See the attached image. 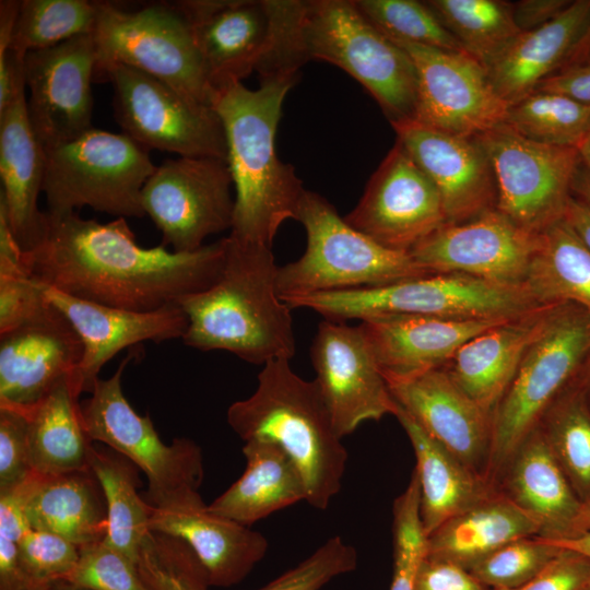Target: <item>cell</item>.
<instances>
[{"label":"cell","instance_id":"obj_1","mask_svg":"<svg viewBox=\"0 0 590 590\" xmlns=\"http://www.w3.org/2000/svg\"><path fill=\"white\" fill-rule=\"evenodd\" d=\"M45 216L44 234L24 251V264L32 279L73 297L154 311L208 288L222 268L224 238L176 252L162 244L141 247L125 217L99 223L75 212Z\"/></svg>","mask_w":590,"mask_h":590},{"label":"cell","instance_id":"obj_2","mask_svg":"<svg viewBox=\"0 0 590 590\" xmlns=\"http://www.w3.org/2000/svg\"><path fill=\"white\" fill-rule=\"evenodd\" d=\"M269 48L260 81L297 78L310 60L330 62L358 81L390 123L414 120L417 72L408 52L376 28L354 0H268Z\"/></svg>","mask_w":590,"mask_h":590},{"label":"cell","instance_id":"obj_3","mask_svg":"<svg viewBox=\"0 0 590 590\" xmlns=\"http://www.w3.org/2000/svg\"><path fill=\"white\" fill-rule=\"evenodd\" d=\"M216 280L182 297L188 327L184 343L200 351H227L255 365L292 359L296 353L292 308L276 290L279 267L271 247L224 238Z\"/></svg>","mask_w":590,"mask_h":590},{"label":"cell","instance_id":"obj_4","mask_svg":"<svg viewBox=\"0 0 590 590\" xmlns=\"http://www.w3.org/2000/svg\"><path fill=\"white\" fill-rule=\"evenodd\" d=\"M296 79L241 82L216 92L214 108L225 131L227 164L235 189L229 236L271 247L284 221L294 219L306 190L291 164L281 161L275 134L282 106Z\"/></svg>","mask_w":590,"mask_h":590},{"label":"cell","instance_id":"obj_5","mask_svg":"<svg viewBox=\"0 0 590 590\" xmlns=\"http://www.w3.org/2000/svg\"><path fill=\"white\" fill-rule=\"evenodd\" d=\"M247 399L227 410V422L245 441L263 440L281 447L296 465L306 502L326 509L340 492L347 450L314 380L300 378L290 359L266 363Z\"/></svg>","mask_w":590,"mask_h":590},{"label":"cell","instance_id":"obj_6","mask_svg":"<svg viewBox=\"0 0 590 590\" xmlns=\"http://www.w3.org/2000/svg\"><path fill=\"white\" fill-rule=\"evenodd\" d=\"M294 220L306 231L307 247L296 261L278 269L276 290L283 302L432 274L409 252L386 248L356 231L317 192L304 191Z\"/></svg>","mask_w":590,"mask_h":590},{"label":"cell","instance_id":"obj_7","mask_svg":"<svg viewBox=\"0 0 590 590\" xmlns=\"http://www.w3.org/2000/svg\"><path fill=\"white\" fill-rule=\"evenodd\" d=\"M324 320L345 322L381 315L506 320L541 303L527 285L498 284L460 273H435L376 287L318 293L284 300Z\"/></svg>","mask_w":590,"mask_h":590},{"label":"cell","instance_id":"obj_8","mask_svg":"<svg viewBox=\"0 0 590 590\" xmlns=\"http://www.w3.org/2000/svg\"><path fill=\"white\" fill-rule=\"evenodd\" d=\"M590 353V312L570 302L555 304L494 409L487 477L495 482L520 444Z\"/></svg>","mask_w":590,"mask_h":590},{"label":"cell","instance_id":"obj_9","mask_svg":"<svg viewBox=\"0 0 590 590\" xmlns=\"http://www.w3.org/2000/svg\"><path fill=\"white\" fill-rule=\"evenodd\" d=\"M45 149L43 193L47 213L90 206L116 217H142L141 196L156 166L148 149L125 133L91 128Z\"/></svg>","mask_w":590,"mask_h":590},{"label":"cell","instance_id":"obj_10","mask_svg":"<svg viewBox=\"0 0 590 590\" xmlns=\"http://www.w3.org/2000/svg\"><path fill=\"white\" fill-rule=\"evenodd\" d=\"M97 48L96 75L108 64L143 71L197 102L214 107L193 26L179 1L125 10L103 2L93 33Z\"/></svg>","mask_w":590,"mask_h":590},{"label":"cell","instance_id":"obj_11","mask_svg":"<svg viewBox=\"0 0 590 590\" xmlns=\"http://www.w3.org/2000/svg\"><path fill=\"white\" fill-rule=\"evenodd\" d=\"M132 357L128 354L111 377L96 379L91 397L80 403L81 420L91 441L105 444L145 473L146 502L153 507H168L199 492L202 452L186 437L166 445L150 416L138 414L130 405L121 377Z\"/></svg>","mask_w":590,"mask_h":590},{"label":"cell","instance_id":"obj_12","mask_svg":"<svg viewBox=\"0 0 590 590\" xmlns=\"http://www.w3.org/2000/svg\"><path fill=\"white\" fill-rule=\"evenodd\" d=\"M96 79L111 83L116 121L143 148L227 161L225 131L214 107L126 64H108Z\"/></svg>","mask_w":590,"mask_h":590},{"label":"cell","instance_id":"obj_13","mask_svg":"<svg viewBox=\"0 0 590 590\" xmlns=\"http://www.w3.org/2000/svg\"><path fill=\"white\" fill-rule=\"evenodd\" d=\"M475 138L493 168L497 211L535 234L564 217L581 164L577 149L534 142L505 123Z\"/></svg>","mask_w":590,"mask_h":590},{"label":"cell","instance_id":"obj_14","mask_svg":"<svg viewBox=\"0 0 590 590\" xmlns=\"http://www.w3.org/2000/svg\"><path fill=\"white\" fill-rule=\"evenodd\" d=\"M227 161L178 156L164 161L143 187L141 203L176 252L203 247L211 235L233 225L235 197Z\"/></svg>","mask_w":590,"mask_h":590},{"label":"cell","instance_id":"obj_15","mask_svg":"<svg viewBox=\"0 0 590 590\" xmlns=\"http://www.w3.org/2000/svg\"><path fill=\"white\" fill-rule=\"evenodd\" d=\"M542 234L496 209L461 223H445L409 253L427 272L460 273L506 285H526Z\"/></svg>","mask_w":590,"mask_h":590},{"label":"cell","instance_id":"obj_16","mask_svg":"<svg viewBox=\"0 0 590 590\" xmlns=\"http://www.w3.org/2000/svg\"><path fill=\"white\" fill-rule=\"evenodd\" d=\"M394 43V42H393ZM417 72L415 121L461 137H475L503 122L508 105L485 66L468 52L396 43Z\"/></svg>","mask_w":590,"mask_h":590},{"label":"cell","instance_id":"obj_17","mask_svg":"<svg viewBox=\"0 0 590 590\" xmlns=\"http://www.w3.org/2000/svg\"><path fill=\"white\" fill-rule=\"evenodd\" d=\"M96 68L93 34L25 54V83L30 91L26 111L44 148L74 140L92 128L91 86Z\"/></svg>","mask_w":590,"mask_h":590},{"label":"cell","instance_id":"obj_18","mask_svg":"<svg viewBox=\"0 0 590 590\" xmlns=\"http://www.w3.org/2000/svg\"><path fill=\"white\" fill-rule=\"evenodd\" d=\"M344 220L381 246L404 252L447 223L436 186L398 141Z\"/></svg>","mask_w":590,"mask_h":590},{"label":"cell","instance_id":"obj_19","mask_svg":"<svg viewBox=\"0 0 590 590\" xmlns=\"http://www.w3.org/2000/svg\"><path fill=\"white\" fill-rule=\"evenodd\" d=\"M315 381L338 435L394 414L397 403L361 328L322 320L310 346Z\"/></svg>","mask_w":590,"mask_h":590},{"label":"cell","instance_id":"obj_20","mask_svg":"<svg viewBox=\"0 0 590 590\" xmlns=\"http://www.w3.org/2000/svg\"><path fill=\"white\" fill-rule=\"evenodd\" d=\"M82 356L76 331L49 303L27 322L0 334V408L27 414L71 378Z\"/></svg>","mask_w":590,"mask_h":590},{"label":"cell","instance_id":"obj_21","mask_svg":"<svg viewBox=\"0 0 590 590\" xmlns=\"http://www.w3.org/2000/svg\"><path fill=\"white\" fill-rule=\"evenodd\" d=\"M397 141L436 186L447 223H461L496 209L489 158L475 137L446 133L415 120L391 123Z\"/></svg>","mask_w":590,"mask_h":590},{"label":"cell","instance_id":"obj_22","mask_svg":"<svg viewBox=\"0 0 590 590\" xmlns=\"http://www.w3.org/2000/svg\"><path fill=\"white\" fill-rule=\"evenodd\" d=\"M44 294L68 319L83 344L82 361L70 378L78 398L92 391L103 366L120 351L145 341L182 339L188 327L179 305L140 312L73 297L45 285Z\"/></svg>","mask_w":590,"mask_h":590},{"label":"cell","instance_id":"obj_23","mask_svg":"<svg viewBox=\"0 0 590 590\" xmlns=\"http://www.w3.org/2000/svg\"><path fill=\"white\" fill-rule=\"evenodd\" d=\"M386 381L394 401L426 433L488 480L492 414L473 401L445 367Z\"/></svg>","mask_w":590,"mask_h":590},{"label":"cell","instance_id":"obj_24","mask_svg":"<svg viewBox=\"0 0 590 590\" xmlns=\"http://www.w3.org/2000/svg\"><path fill=\"white\" fill-rule=\"evenodd\" d=\"M179 4L192 22L215 95L257 70L272 34L268 0H185Z\"/></svg>","mask_w":590,"mask_h":590},{"label":"cell","instance_id":"obj_25","mask_svg":"<svg viewBox=\"0 0 590 590\" xmlns=\"http://www.w3.org/2000/svg\"><path fill=\"white\" fill-rule=\"evenodd\" d=\"M583 63H590V0L571 1L548 23L520 33L485 68L509 106L543 80Z\"/></svg>","mask_w":590,"mask_h":590},{"label":"cell","instance_id":"obj_26","mask_svg":"<svg viewBox=\"0 0 590 590\" xmlns=\"http://www.w3.org/2000/svg\"><path fill=\"white\" fill-rule=\"evenodd\" d=\"M149 527L186 542L202 564L210 587L240 582L269 548L260 532L209 511L199 492L168 507L152 506Z\"/></svg>","mask_w":590,"mask_h":590},{"label":"cell","instance_id":"obj_27","mask_svg":"<svg viewBox=\"0 0 590 590\" xmlns=\"http://www.w3.org/2000/svg\"><path fill=\"white\" fill-rule=\"evenodd\" d=\"M506 320L381 315L358 327L386 379L446 367L464 343Z\"/></svg>","mask_w":590,"mask_h":590},{"label":"cell","instance_id":"obj_28","mask_svg":"<svg viewBox=\"0 0 590 590\" xmlns=\"http://www.w3.org/2000/svg\"><path fill=\"white\" fill-rule=\"evenodd\" d=\"M495 487L538 522V536L548 541L571 536L582 503L536 427L512 453Z\"/></svg>","mask_w":590,"mask_h":590},{"label":"cell","instance_id":"obj_29","mask_svg":"<svg viewBox=\"0 0 590 590\" xmlns=\"http://www.w3.org/2000/svg\"><path fill=\"white\" fill-rule=\"evenodd\" d=\"M555 304H546L475 335L445 367L453 381L492 416Z\"/></svg>","mask_w":590,"mask_h":590},{"label":"cell","instance_id":"obj_30","mask_svg":"<svg viewBox=\"0 0 590 590\" xmlns=\"http://www.w3.org/2000/svg\"><path fill=\"white\" fill-rule=\"evenodd\" d=\"M0 204L23 251L33 249L45 229L38 208L45 176V149L34 133L25 93L0 115Z\"/></svg>","mask_w":590,"mask_h":590},{"label":"cell","instance_id":"obj_31","mask_svg":"<svg viewBox=\"0 0 590 590\" xmlns=\"http://www.w3.org/2000/svg\"><path fill=\"white\" fill-rule=\"evenodd\" d=\"M24 512L31 529L57 534L79 548L104 540L107 532L105 498L91 470L34 472L26 485Z\"/></svg>","mask_w":590,"mask_h":590},{"label":"cell","instance_id":"obj_32","mask_svg":"<svg viewBox=\"0 0 590 590\" xmlns=\"http://www.w3.org/2000/svg\"><path fill=\"white\" fill-rule=\"evenodd\" d=\"M393 415L414 450V471L421 491L420 514L426 536L449 518L497 491L487 479L426 433L398 403Z\"/></svg>","mask_w":590,"mask_h":590},{"label":"cell","instance_id":"obj_33","mask_svg":"<svg viewBox=\"0 0 590 590\" xmlns=\"http://www.w3.org/2000/svg\"><path fill=\"white\" fill-rule=\"evenodd\" d=\"M539 531L531 516L496 491L429 533L425 556L470 570L503 545Z\"/></svg>","mask_w":590,"mask_h":590},{"label":"cell","instance_id":"obj_34","mask_svg":"<svg viewBox=\"0 0 590 590\" xmlns=\"http://www.w3.org/2000/svg\"><path fill=\"white\" fill-rule=\"evenodd\" d=\"M243 475L210 505L209 511L249 527L306 499L303 479L285 451L263 440L245 441Z\"/></svg>","mask_w":590,"mask_h":590},{"label":"cell","instance_id":"obj_35","mask_svg":"<svg viewBox=\"0 0 590 590\" xmlns=\"http://www.w3.org/2000/svg\"><path fill=\"white\" fill-rule=\"evenodd\" d=\"M70 379L58 384L27 414L31 465L39 475L88 471L90 440Z\"/></svg>","mask_w":590,"mask_h":590},{"label":"cell","instance_id":"obj_36","mask_svg":"<svg viewBox=\"0 0 590 590\" xmlns=\"http://www.w3.org/2000/svg\"><path fill=\"white\" fill-rule=\"evenodd\" d=\"M90 469L95 475L107 508L104 542L134 564L140 546L150 532L151 505L137 493V472L127 458L92 446Z\"/></svg>","mask_w":590,"mask_h":590},{"label":"cell","instance_id":"obj_37","mask_svg":"<svg viewBox=\"0 0 590 590\" xmlns=\"http://www.w3.org/2000/svg\"><path fill=\"white\" fill-rule=\"evenodd\" d=\"M526 285L543 304L570 302L590 312V250L564 219L542 233Z\"/></svg>","mask_w":590,"mask_h":590},{"label":"cell","instance_id":"obj_38","mask_svg":"<svg viewBox=\"0 0 590 590\" xmlns=\"http://www.w3.org/2000/svg\"><path fill=\"white\" fill-rule=\"evenodd\" d=\"M540 430L581 503L590 500V411L571 380L540 418Z\"/></svg>","mask_w":590,"mask_h":590},{"label":"cell","instance_id":"obj_39","mask_svg":"<svg viewBox=\"0 0 590 590\" xmlns=\"http://www.w3.org/2000/svg\"><path fill=\"white\" fill-rule=\"evenodd\" d=\"M442 25L464 50L486 66L521 33L512 3L500 0H428Z\"/></svg>","mask_w":590,"mask_h":590},{"label":"cell","instance_id":"obj_40","mask_svg":"<svg viewBox=\"0 0 590 590\" xmlns=\"http://www.w3.org/2000/svg\"><path fill=\"white\" fill-rule=\"evenodd\" d=\"M502 123L534 142L577 149L590 130V104L534 91L509 105Z\"/></svg>","mask_w":590,"mask_h":590},{"label":"cell","instance_id":"obj_41","mask_svg":"<svg viewBox=\"0 0 590 590\" xmlns=\"http://www.w3.org/2000/svg\"><path fill=\"white\" fill-rule=\"evenodd\" d=\"M101 5L87 0H23L9 48L25 55L93 34Z\"/></svg>","mask_w":590,"mask_h":590},{"label":"cell","instance_id":"obj_42","mask_svg":"<svg viewBox=\"0 0 590 590\" xmlns=\"http://www.w3.org/2000/svg\"><path fill=\"white\" fill-rule=\"evenodd\" d=\"M367 20L390 40L467 52L425 1L354 0Z\"/></svg>","mask_w":590,"mask_h":590},{"label":"cell","instance_id":"obj_43","mask_svg":"<svg viewBox=\"0 0 590 590\" xmlns=\"http://www.w3.org/2000/svg\"><path fill=\"white\" fill-rule=\"evenodd\" d=\"M150 590H208L206 573L191 547L180 539L150 531L135 563Z\"/></svg>","mask_w":590,"mask_h":590},{"label":"cell","instance_id":"obj_44","mask_svg":"<svg viewBox=\"0 0 590 590\" xmlns=\"http://www.w3.org/2000/svg\"><path fill=\"white\" fill-rule=\"evenodd\" d=\"M562 547L538 535L516 539L479 563L469 571L491 589L520 587L541 574Z\"/></svg>","mask_w":590,"mask_h":590},{"label":"cell","instance_id":"obj_45","mask_svg":"<svg viewBox=\"0 0 590 590\" xmlns=\"http://www.w3.org/2000/svg\"><path fill=\"white\" fill-rule=\"evenodd\" d=\"M417 475L411 480L392 507L393 570L389 590H414L418 566L426 554V534L421 514Z\"/></svg>","mask_w":590,"mask_h":590},{"label":"cell","instance_id":"obj_46","mask_svg":"<svg viewBox=\"0 0 590 590\" xmlns=\"http://www.w3.org/2000/svg\"><path fill=\"white\" fill-rule=\"evenodd\" d=\"M356 567V548L335 535L298 565L258 590H320L335 577L351 573Z\"/></svg>","mask_w":590,"mask_h":590},{"label":"cell","instance_id":"obj_47","mask_svg":"<svg viewBox=\"0 0 590 590\" xmlns=\"http://www.w3.org/2000/svg\"><path fill=\"white\" fill-rule=\"evenodd\" d=\"M17 554L30 579L48 588L69 578L79 562L80 550L57 534L28 529L17 542Z\"/></svg>","mask_w":590,"mask_h":590},{"label":"cell","instance_id":"obj_48","mask_svg":"<svg viewBox=\"0 0 590 590\" xmlns=\"http://www.w3.org/2000/svg\"><path fill=\"white\" fill-rule=\"evenodd\" d=\"M67 581L90 590H150L135 564L104 540L83 546Z\"/></svg>","mask_w":590,"mask_h":590},{"label":"cell","instance_id":"obj_49","mask_svg":"<svg viewBox=\"0 0 590 590\" xmlns=\"http://www.w3.org/2000/svg\"><path fill=\"white\" fill-rule=\"evenodd\" d=\"M33 473L27 416L0 408V492L23 484Z\"/></svg>","mask_w":590,"mask_h":590},{"label":"cell","instance_id":"obj_50","mask_svg":"<svg viewBox=\"0 0 590 590\" xmlns=\"http://www.w3.org/2000/svg\"><path fill=\"white\" fill-rule=\"evenodd\" d=\"M48 304L44 285L31 276H0V334L27 322Z\"/></svg>","mask_w":590,"mask_h":590},{"label":"cell","instance_id":"obj_51","mask_svg":"<svg viewBox=\"0 0 590 590\" xmlns=\"http://www.w3.org/2000/svg\"><path fill=\"white\" fill-rule=\"evenodd\" d=\"M492 590H590V558L563 548L535 578L512 589Z\"/></svg>","mask_w":590,"mask_h":590},{"label":"cell","instance_id":"obj_52","mask_svg":"<svg viewBox=\"0 0 590 590\" xmlns=\"http://www.w3.org/2000/svg\"><path fill=\"white\" fill-rule=\"evenodd\" d=\"M414 590H492L471 573L448 560L424 556L414 582Z\"/></svg>","mask_w":590,"mask_h":590},{"label":"cell","instance_id":"obj_53","mask_svg":"<svg viewBox=\"0 0 590 590\" xmlns=\"http://www.w3.org/2000/svg\"><path fill=\"white\" fill-rule=\"evenodd\" d=\"M27 530L15 521H0V590H47L34 583L19 562L17 542Z\"/></svg>","mask_w":590,"mask_h":590},{"label":"cell","instance_id":"obj_54","mask_svg":"<svg viewBox=\"0 0 590 590\" xmlns=\"http://www.w3.org/2000/svg\"><path fill=\"white\" fill-rule=\"evenodd\" d=\"M24 58L13 48L0 52V115L25 93Z\"/></svg>","mask_w":590,"mask_h":590},{"label":"cell","instance_id":"obj_55","mask_svg":"<svg viewBox=\"0 0 590 590\" xmlns=\"http://www.w3.org/2000/svg\"><path fill=\"white\" fill-rule=\"evenodd\" d=\"M535 91L562 94L590 104V63H583L543 80Z\"/></svg>","mask_w":590,"mask_h":590},{"label":"cell","instance_id":"obj_56","mask_svg":"<svg viewBox=\"0 0 590 590\" xmlns=\"http://www.w3.org/2000/svg\"><path fill=\"white\" fill-rule=\"evenodd\" d=\"M571 1L522 0L512 3L514 20L521 33L535 30L562 13Z\"/></svg>","mask_w":590,"mask_h":590},{"label":"cell","instance_id":"obj_57","mask_svg":"<svg viewBox=\"0 0 590 590\" xmlns=\"http://www.w3.org/2000/svg\"><path fill=\"white\" fill-rule=\"evenodd\" d=\"M563 219L590 250V205L573 194L568 200Z\"/></svg>","mask_w":590,"mask_h":590},{"label":"cell","instance_id":"obj_58","mask_svg":"<svg viewBox=\"0 0 590 590\" xmlns=\"http://www.w3.org/2000/svg\"><path fill=\"white\" fill-rule=\"evenodd\" d=\"M21 1H0V52L7 50L11 45V39L17 19Z\"/></svg>","mask_w":590,"mask_h":590},{"label":"cell","instance_id":"obj_59","mask_svg":"<svg viewBox=\"0 0 590 590\" xmlns=\"http://www.w3.org/2000/svg\"><path fill=\"white\" fill-rule=\"evenodd\" d=\"M573 194L590 205V169L581 162L573 181Z\"/></svg>","mask_w":590,"mask_h":590},{"label":"cell","instance_id":"obj_60","mask_svg":"<svg viewBox=\"0 0 590 590\" xmlns=\"http://www.w3.org/2000/svg\"><path fill=\"white\" fill-rule=\"evenodd\" d=\"M548 541V540H547ZM553 544L579 552L590 558V532L581 533L570 539L560 541H550Z\"/></svg>","mask_w":590,"mask_h":590},{"label":"cell","instance_id":"obj_61","mask_svg":"<svg viewBox=\"0 0 590 590\" xmlns=\"http://www.w3.org/2000/svg\"><path fill=\"white\" fill-rule=\"evenodd\" d=\"M573 381L580 390L583 400L590 411V353L585 359Z\"/></svg>","mask_w":590,"mask_h":590},{"label":"cell","instance_id":"obj_62","mask_svg":"<svg viewBox=\"0 0 590 590\" xmlns=\"http://www.w3.org/2000/svg\"><path fill=\"white\" fill-rule=\"evenodd\" d=\"M586 532H590V500L582 503L580 510L573 522L570 538Z\"/></svg>","mask_w":590,"mask_h":590},{"label":"cell","instance_id":"obj_63","mask_svg":"<svg viewBox=\"0 0 590 590\" xmlns=\"http://www.w3.org/2000/svg\"><path fill=\"white\" fill-rule=\"evenodd\" d=\"M581 162L590 169V130L577 148Z\"/></svg>","mask_w":590,"mask_h":590},{"label":"cell","instance_id":"obj_64","mask_svg":"<svg viewBox=\"0 0 590 590\" xmlns=\"http://www.w3.org/2000/svg\"><path fill=\"white\" fill-rule=\"evenodd\" d=\"M47 590H90L80 586H76L67 580H58L52 582Z\"/></svg>","mask_w":590,"mask_h":590}]
</instances>
